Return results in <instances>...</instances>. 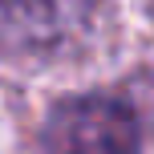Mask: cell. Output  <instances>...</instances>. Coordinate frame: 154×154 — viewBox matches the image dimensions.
<instances>
[{"label":"cell","instance_id":"1","mask_svg":"<svg viewBox=\"0 0 154 154\" xmlns=\"http://www.w3.org/2000/svg\"><path fill=\"white\" fill-rule=\"evenodd\" d=\"M138 114L106 93L61 101L45 122V154H138Z\"/></svg>","mask_w":154,"mask_h":154}]
</instances>
